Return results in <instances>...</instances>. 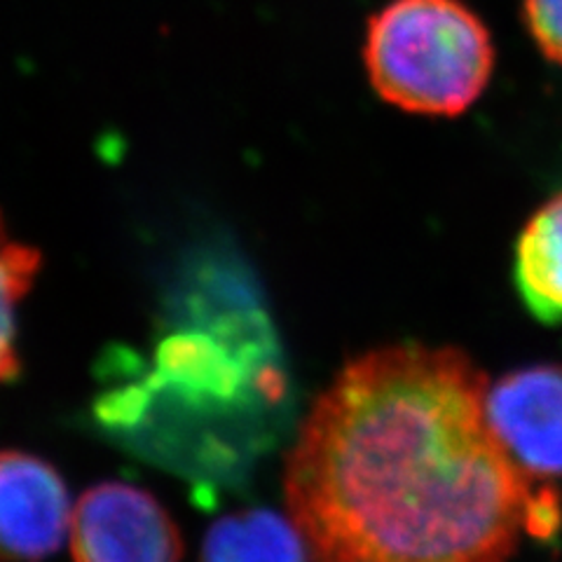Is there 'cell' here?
<instances>
[{
    "label": "cell",
    "instance_id": "1",
    "mask_svg": "<svg viewBox=\"0 0 562 562\" xmlns=\"http://www.w3.org/2000/svg\"><path fill=\"white\" fill-rule=\"evenodd\" d=\"M487 378L454 347L349 361L286 457L289 516L312 562H508L560 502L490 427Z\"/></svg>",
    "mask_w": 562,
    "mask_h": 562
},
{
    "label": "cell",
    "instance_id": "2",
    "mask_svg": "<svg viewBox=\"0 0 562 562\" xmlns=\"http://www.w3.org/2000/svg\"><path fill=\"white\" fill-rule=\"evenodd\" d=\"M363 64L386 103L406 113L452 117L485 92L495 45L462 0H392L368 24Z\"/></svg>",
    "mask_w": 562,
    "mask_h": 562
},
{
    "label": "cell",
    "instance_id": "3",
    "mask_svg": "<svg viewBox=\"0 0 562 562\" xmlns=\"http://www.w3.org/2000/svg\"><path fill=\"white\" fill-rule=\"evenodd\" d=\"M76 562H181L183 541L167 508L130 483H101L70 520Z\"/></svg>",
    "mask_w": 562,
    "mask_h": 562
},
{
    "label": "cell",
    "instance_id": "4",
    "mask_svg": "<svg viewBox=\"0 0 562 562\" xmlns=\"http://www.w3.org/2000/svg\"><path fill=\"white\" fill-rule=\"evenodd\" d=\"M490 427L530 476H562V366L518 368L492 384Z\"/></svg>",
    "mask_w": 562,
    "mask_h": 562
},
{
    "label": "cell",
    "instance_id": "5",
    "mask_svg": "<svg viewBox=\"0 0 562 562\" xmlns=\"http://www.w3.org/2000/svg\"><path fill=\"white\" fill-rule=\"evenodd\" d=\"M68 490L41 457L0 450V562H43L70 535Z\"/></svg>",
    "mask_w": 562,
    "mask_h": 562
},
{
    "label": "cell",
    "instance_id": "6",
    "mask_svg": "<svg viewBox=\"0 0 562 562\" xmlns=\"http://www.w3.org/2000/svg\"><path fill=\"white\" fill-rule=\"evenodd\" d=\"M514 284L541 324H562V192L525 223L514 251Z\"/></svg>",
    "mask_w": 562,
    "mask_h": 562
},
{
    "label": "cell",
    "instance_id": "7",
    "mask_svg": "<svg viewBox=\"0 0 562 562\" xmlns=\"http://www.w3.org/2000/svg\"><path fill=\"white\" fill-rule=\"evenodd\" d=\"M200 562H312V558L291 516L249 508L211 525Z\"/></svg>",
    "mask_w": 562,
    "mask_h": 562
},
{
    "label": "cell",
    "instance_id": "8",
    "mask_svg": "<svg viewBox=\"0 0 562 562\" xmlns=\"http://www.w3.org/2000/svg\"><path fill=\"white\" fill-rule=\"evenodd\" d=\"M41 266V254L14 239L0 214V382H10L20 373L16 310L31 291Z\"/></svg>",
    "mask_w": 562,
    "mask_h": 562
},
{
    "label": "cell",
    "instance_id": "9",
    "mask_svg": "<svg viewBox=\"0 0 562 562\" xmlns=\"http://www.w3.org/2000/svg\"><path fill=\"white\" fill-rule=\"evenodd\" d=\"M522 16L541 55L562 66V0H522Z\"/></svg>",
    "mask_w": 562,
    "mask_h": 562
}]
</instances>
